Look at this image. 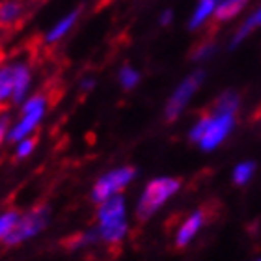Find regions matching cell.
I'll use <instances>...</instances> for the list:
<instances>
[{
    "instance_id": "26",
    "label": "cell",
    "mask_w": 261,
    "mask_h": 261,
    "mask_svg": "<svg viewBox=\"0 0 261 261\" xmlns=\"http://www.w3.org/2000/svg\"><path fill=\"white\" fill-rule=\"evenodd\" d=\"M170 21H172V11H164L163 17H161V24H170Z\"/></svg>"
},
{
    "instance_id": "27",
    "label": "cell",
    "mask_w": 261,
    "mask_h": 261,
    "mask_svg": "<svg viewBox=\"0 0 261 261\" xmlns=\"http://www.w3.org/2000/svg\"><path fill=\"white\" fill-rule=\"evenodd\" d=\"M109 2H112V0H101V2H99V8H101V6H107Z\"/></svg>"
},
{
    "instance_id": "1",
    "label": "cell",
    "mask_w": 261,
    "mask_h": 261,
    "mask_svg": "<svg viewBox=\"0 0 261 261\" xmlns=\"http://www.w3.org/2000/svg\"><path fill=\"white\" fill-rule=\"evenodd\" d=\"M95 205V229L99 233V241L107 246H118L123 243L130 231L129 205L125 196H112Z\"/></svg>"
},
{
    "instance_id": "12",
    "label": "cell",
    "mask_w": 261,
    "mask_h": 261,
    "mask_svg": "<svg viewBox=\"0 0 261 261\" xmlns=\"http://www.w3.org/2000/svg\"><path fill=\"white\" fill-rule=\"evenodd\" d=\"M76 19H79V11H73V13H69V15H65L62 21H58L55 24V27L50 28L49 32L45 34V38H43V41L47 45H55V43H58L60 39H64L67 34L71 32V28L75 27V22H76Z\"/></svg>"
},
{
    "instance_id": "14",
    "label": "cell",
    "mask_w": 261,
    "mask_h": 261,
    "mask_svg": "<svg viewBox=\"0 0 261 261\" xmlns=\"http://www.w3.org/2000/svg\"><path fill=\"white\" fill-rule=\"evenodd\" d=\"M239 95L231 90L220 93L215 101V107H213V112H218V114H235L237 109H239Z\"/></svg>"
},
{
    "instance_id": "4",
    "label": "cell",
    "mask_w": 261,
    "mask_h": 261,
    "mask_svg": "<svg viewBox=\"0 0 261 261\" xmlns=\"http://www.w3.org/2000/svg\"><path fill=\"white\" fill-rule=\"evenodd\" d=\"M49 220H50V209L47 205H41V203L30 207L24 213H19V218H17L15 226L11 228L4 245L19 246L28 243V241L36 239L49 226Z\"/></svg>"
},
{
    "instance_id": "11",
    "label": "cell",
    "mask_w": 261,
    "mask_h": 261,
    "mask_svg": "<svg viewBox=\"0 0 261 261\" xmlns=\"http://www.w3.org/2000/svg\"><path fill=\"white\" fill-rule=\"evenodd\" d=\"M13 92H15L13 60H0V110L13 105Z\"/></svg>"
},
{
    "instance_id": "15",
    "label": "cell",
    "mask_w": 261,
    "mask_h": 261,
    "mask_svg": "<svg viewBox=\"0 0 261 261\" xmlns=\"http://www.w3.org/2000/svg\"><path fill=\"white\" fill-rule=\"evenodd\" d=\"M101 241H99V233L97 229L92 228V229H86V231H82V233L75 235L73 239L69 241V248L71 250H86V248H92V246L99 245Z\"/></svg>"
},
{
    "instance_id": "9",
    "label": "cell",
    "mask_w": 261,
    "mask_h": 261,
    "mask_svg": "<svg viewBox=\"0 0 261 261\" xmlns=\"http://www.w3.org/2000/svg\"><path fill=\"white\" fill-rule=\"evenodd\" d=\"M28 4L24 0H0V30L11 32L27 21Z\"/></svg>"
},
{
    "instance_id": "8",
    "label": "cell",
    "mask_w": 261,
    "mask_h": 261,
    "mask_svg": "<svg viewBox=\"0 0 261 261\" xmlns=\"http://www.w3.org/2000/svg\"><path fill=\"white\" fill-rule=\"evenodd\" d=\"M205 222H207V215L203 209H196V211L189 213L181 220L177 229H175V237H174L175 246L177 248H187L196 239V235L201 231V228L205 226Z\"/></svg>"
},
{
    "instance_id": "19",
    "label": "cell",
    "mask_w": 261,
    "mask_h": 261,
    "mask_svg": "<svg viewBox=\"0 0 261 261\" xmlns=\"http://www.w3.org/2000/svg\"><path fill=\"white\" fill-rule=\"evenodd\" d=\"M13 146V155L15 159L19 161H24V159L32 157V153L36 151V138L34 136H28V138H22V140L15 142V144H11Z\"/></svg>"
},
{
    "instance_id": "5",
    "label": "cell",
    "mask_w": 261,
    "mask_h": 261,
    "mask_svg": "<svg viewBox=\"0 0 261 261\" xmlns=\"http://www.w3.org/2000/svg\"><path fill=\"white\" fill-rule=\"evenodd\" d=\"M136 179V168L129 166V164H120L114 168L107 170L99 175L97 179L93 181L92 191H90V198L93 203L112 198V196H120L129 189Z\"/></svg>"
},
{
    "instance_id": "10",
    "label": "cell",
    "mask_w": 261,
    "mask_h": 261,
    "mask_svg": "<svg viewBox=\"0 0 261 261\" xmlns=\"http://www.w3.org/2000/svg\"><path fill=\"white\" fill-rule=\"evenodd\" d=\"M15 92H13V105H21L24 99L32 95L34 88V67L27 58H15Z\"/></svg>"
},
{
    "instance_id": "18",
    "label": "cell",
    "mask_w": 261,
    "mask_h": 261,
    "mask_svg": "<svg viewBox=\"0 0 261 261\" xmlns=\"http://www.w3.org/2000/svg\"><path fill=\"white\" fill-rule=\"evenodd\" d=\"M17 218H19V211H15V209H8V211L0 213V243H6L11 228L15 226Z\"/></svg>"
},
{
    "instance_id": "22",
    "label": "cell",
    "mask_w": 261,
    "mask_h": 261,
    "mask_svg": "<svg viewBox=\"0 0 261 261\" xmlns=\"http://www.w3.org/2000/svg\"><path fill=\"white\" fill-rule=\"evenodd\" d=\"M207 121H209V114L200 116V118L192 123V127L189 129V138H191V142L198 144V142L201 140V136H203V133H205V129H207Z\"/></svg>"
},
{
    "instance_id": "16",
    "label": "cell",
    "mask_w": 261,
    "mask_h": 261,
    "mask_svg": "<svg viewBox=\"0 0 261 261\" xmlns=\"http://www.w3.org/2000/svg\"><path fill=\"white\" fill-rule=\"evenodd\" d=\"M215 8H217V0H200V4L196 8V11L192 13V19L189 22V27L194 30V28H200L203 22L209 19V15L215 13Z\"/></svg>"
},
{
    "instance_id": "23",
    "label": "cell",
    "mask_w": 261,
    "mask_h": 261,
    "mask_svg": "<svg viewBox=\"0 0 261 261\" xmlns=\"http://www.w3.org/2000/svg\"><path fill=\"white\" fill-rule=\"evenodd\" d=\"M11 116L6 110H0V147L4 146L6 142H10V129H11Z\"/></svg>"
},
{
    "instance_id": "3",
    "label": "cell",
    "mask_w": 261,
    "mask_h": 261,
    "mask_svg": "<svg viewBox=\"0 0 261 261\" xmlns=\"http://www.w3.org/2000/svg\"><path fill=\"white\" fill-rule=\"evenodd\" d=\"M49 112V95L47 93H32L19 105V114L11 123L10 129V144L34 136L38 133L39 125L43 123L45 116Z\"/></svg>"
},
{
    "instance_id": "24",
    "label": "cell",
    "mask_w": 261,
    "mask_h": 261,
    "mask_svg": "<svg viewBox=\"0 0 261 261\" xmlns=\"http://www.w3.org/2000/svg\"><path fill=\"white\" fill-rule=\"evenodd\" d=\"M213 53H215V45H213L211 41H203V43H200L196 47V50L192 53V58H194V60H205Z\"/></svg>"
},
{
    "instance_id": "29",
    "label": "cell",
    "mask_w": 261,
    "mask_h": 261,
    "mask_svg": "<svg viewBox=\"0 0 261 261\" xmlns=\"http://www.w3.org/2000/svg\"><path fill=\"white\" fill-rule=\"evenodd\" d=\"M256 261H261V257H259V259H256Z\"/></svg>"
},
{
    "instance_id": "7",
    "label": "cell",
    "mask_w": 261,
    "mask_h": 261,
    "mask_svg": "<svg viewBox=\"0 0 261 261\" xmlns=\"http://www.w3.org/2000/svg\"><path fill=\"white\" fill-rule=\"evenodd\" d=\"M235 127V114H218V112H211L209 114V121H207V129L201 136V140L198 142L200 149L203 151H213L222 144Z\"/></svg>"
},
{
    "instance_id": "20",
    "label": "cell",
    "mask_w": 261,
    "mask_h": 261,
    "mask_svg": "<svg viewBox=\"0 0 261 261\" xmlns=\"http://www.w3.org/2000/svg\"><path fill=\"white\" fill-rule=\"evenodd\" d=\"M254 172H256V164L254 163H248V161H246V163L237 164L233 168V183L239 187L246 185V183L252 179Z\"/></svg>"
},
{
    "instance_id": "17",
    "label": "cell",
    "mask_w": 261,
    "mask_h": 261,
    "mask_svg": "<svg viewBox=\"0 0 261 261\" xmlns=\"http://www.w3.org/2000/svg\"><path fill=\"white\" fill-rule=\"evenodd\" d=\"M118 82L123 90H135L140 84V73L133 65H123L118 73Z\"/></svg>"
},
{
    "instance_id": "13",
    "label": "cell",
    "mask_w": 261,
    "mask_h": 261,
    "mask_svg": "<svg viewBox=\"0 0 261 261\" xmlns=\"http://www.w3.org/2000/svg\"><path fill=\"white\" fill-rule=\"evenodd\" d=\"M248 0H222L220 4L215 8V21L217 22H224V21H229V19H233L235 15H239L243 8L246 6Z\"/></svg>"
},
{
    "instance_id": "28",
    "label": "cell",
    "mask_w": 261,
    "mask_h": 261,
    "mask_svg": "<svg viewBox=\"0 0 261 261\" xmlns=\"http://www.w3.org/2000/svg\"><path fill=\"white\" fill-rule=\"evenodd\" d=\"M0 60H2V47H0Z\"/></svg>"
},
{
    "instance_id": "2",
    "label": "cell",
    "mask_w": 261,
    "mask_h": 261,
    "mask_svg": "<svg viewBox=\"0 0 261 261\" xmlns=\"http://www.w3.org/2000/svg\"><path fill=\"white\" fill-rule=\"evenodd\" d=\"M181 191V181L172 175H159L153 177L142 187L140 194L136 198L135 203V217L140 222L151 220L157 213H161L168 201L177 196Z\"/></svg>"
},
{
    "instance_id": "25",
    "label": "cell",
    "mask_w": 261,
    "mask_h": 261,
    "mask_svg": "<svg viewBox=\"0 0 261 261\" xmlns=\"http://www.w3.org/2000/svg\"><path fill=\"white\" fill-rule=\"evenodd\" d=\"M93 86H95V79H93V76H84V79L81 81L82 92H92Z\"/></svg>"
},
{
    "instance_id": "6",
    "label": "cell",
    "mask_w": 261,
    "mask_h": 261,
    "mask_svg": "<svg viewBox=\"0 0 261 261\" xmlns=\"http://www.w3.org/2000/svg\"><path fill=\"white\" fill-rule=\"evenodd\" d=\"M203 79H205L203 71H194L191 75H187L185 79L175 86V90L170 93L168 101L164 105V120L175 121L183 112H185L189 103H191V99L194 97V93L200 90Z\"/></svg>"
},
{
    "instance_id": "21",
    "label": "cell",
    "mask_w": 261,
    "mask_h": 261,
    "mask_svg": "<svg viewBox=\"0 0 261 261\" xmlns=\"http://www.w3.org/2000/svg\"><path fill=\"white\" fill-rule=\"evenodd\" d=\"M256 27H261V10L256 11V13H254V15H252L250 19H248V21H246L245 24H243V27L239 28V32L235 34L233 41H231V47L239 45L241 41H243V39H245L246 36H248V34H250Z\"/></svg>"
}]
</instances>
